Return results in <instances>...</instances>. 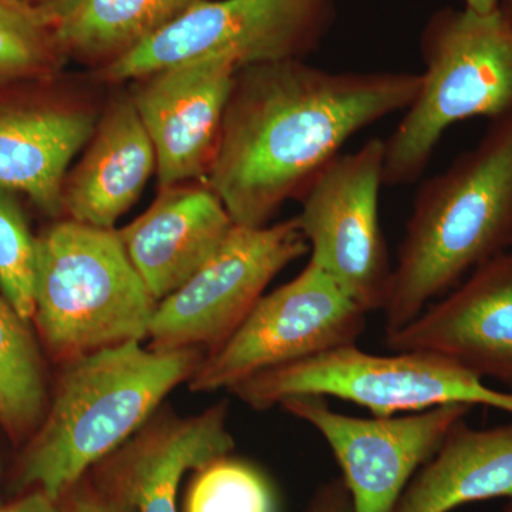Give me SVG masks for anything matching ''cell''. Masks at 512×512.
<instances>
[{"label": "cell", "instance_id": "cell-1", "mask_svg": "<svg viewBox=\"0 0 512 512\" xmlns=\"http://www.w3.org/2000/svg\"><path fill=\"white\" fill-rule=\"evenodd\" d=\"M420 83L417 73L329 72L306 60L241 67L205 184L235 225L266 227L350 138L406 110Z\"/></svg>", "mask_w": 512, "mask_h": 512}, {"label": "cell", "instance_id": "cell-2", "mask_svg": "<svg viewBox=\"0 0 512 512\" xmlns=\"http://www.w3.org/2000/svg\"><path fill=\"white\" fill-rule=\"evenodd\" d=\"M512 248V110L420 185L384 305L397 332L474 269Z\"/></svg>", "mask_w": 512, "mask_h": 512}, {"label": "cell", "instance_id": "cell-3", "mask_svg": "<svg viewBox=\"0 0 512 512\" xmlns=\"http://www.w3.org/2000/svg\"><path fill=\"white\" fill-rule=\"evenodd\" d=\"M204 356L200 349H146L131 340L67 360L20 483L60 501L90 467L143 429Z\"/></svg>", "mask_w": 512, "mask_h": 512}, {"label": "cell", "instance_id": "cell-4", "mask_svg": "<svg viewBox=\"0 0 512 512\" xmlns=\"http://www.w3.org/2000/svg\"><path fill=\"white\" fill-rule=\"evenodd\" d=\"M420 55L419 93L384 140L387 187L419 180L454 124L512 110V26L500 10H436L421 30Z\"/></svg>", "mask_w": 512, "mask_h": 512}, {"label": "cell", "instance_id": "cell-5", "mask_svg": "<svg viewBox=\"0 0 512 512\" xmlns=\"http://www.w3.org/2000/svg\"><path fill=\"white\" fill-rule=\"evenodd\" d=\"M157 305L116 229L67 220L36 238L33 319L66 362L148 338Z\"/></svg>", "mask_w": 512, "mask_h": 512}, {"label": "cell", "instance_id": "cell-6", "mask_svg": "<svg viewBox=\"0 0 512 512\" xmlns=\"http://www.w3.org/2000/svg\"><path fill=\"white\" fill-rule=\"evenodd\" d=\"M480 376L436 353L375 355L356 345L329 350L249 377L231 392L265 412L289 397H335L373 416L424 412L447 404L494 407L512 414V390L493 389Z\"/></svg>", "mask_w": 512, "mask_h": 512}, {"label": "cell", "instance_id": "cell-7", "mask_svg": "<svg viewBox=\"0 0 512 512\" xmlns=\"http://www.w3.org/2000/svg\"><path fill=\"white\" fill-rule=\"evenodd\" d=\"M336 16V0H208L101 67L100 76L107 82H134L212 57L227 59L238 69L306 60L329 35Z\"/></svg>", "mask_w": 512, "mask_h": 512}, {"label": "cell", "instance_id": "cell-8", "mask_svg": "<svg viewBox=\"0 0 512 512\" xmlns=\"http://www.w3.org/2000/svg\"><path fill=\"white\" fill-rule=\"evenodd\" d=\"M366 316L335 279L309 261L288 284L262 296L241 326L202 357L190 389L229 390L266 370L356 345Z\"/></svg>", "mask_w": 512, "mask_h": 512}, {"label": "cell", "instance_id": "cell-9", "mask_svg": "<svg viewBox=\"0 0 512 512\" xmlns=\"http://www.w3.org/2000/svg\"><path fill=\"white\" fill-rule=\"evenodd\" d=\"M384 140L330 161L301 194L299 227L319 266L367 313L383 311L393 265L380 224Z\"/></svg>", "mask_w": 512, "mask_h": 512}, {"label": "cell", "instance_id": "cell-10", "mask_svg": "<svg viewBox=\"0 0 512 512\" xmlns=\"http://www.w3.org/2000/svg\"><path fill=\"white\" fill-rule=\"evenodd\" d=\"M306 251L296 217L261 228L235 225L210 261L158 302L150 348L217 349L247 319L269 282Z\"/></svg>", "mask_w": 512, "mask_h": 512}, {"label": "cell", "instance_id": "cell-11", "mask_svg": "<svg viewBox=\"0 0 512 512\" xmlns=\"http://www.w3.org/2000/svg\"><path fill=\"white\" fill-rule=\"evenodd\" d=\"M326 399L306 394L279 406L322 434L338 460L355 512H393L414 474L474 409L447 404L407 416L363 419L335 412Z\"/></svg>", "mask_w": 512, "mask_h": 512}, {"label": "cell", "instance_id": "cell-12", "mask_svg": "<svg viewBox=\"0 0 512 512\" xmlns=\"http://www.w3.org/2000/svg\"><path fill=\"white\" fill-rule=\"evenodd\" d=\"M238 70L212 57L134 80L130 96L156 151L160 190L207 178Z\"/></svg>", "mask_w": 512, "mask_h": 512}, {"label": "cell", "instance_id": "cell-13", "mask_svg": "<svg viewBox=\"0 0 512 512\" xmlns=\"http://www.w3.org/2000/svg\"><path fill=\"white\" fill-rule=\"evenodd\" d=\"M384 346L436 353L512 389V251L478 266L409 325L386 333Z\"/></svg>", "mask_w": 512, "mask_h": 512}, {"label": "cell", "instance_id": "cell-14", "mask_svg": "<svg viewBox=\"0 0 512 512\" xmlns=\"http://www.w3.org/2000/svg\"><path fill=\"white\" fill-rule=\"evenodd\" d=\"M234 227L207 184L175 185L160 190L144 214L117 232L131 264L160 302L210 261Z\"/></svg>", "mask_w": 512, "mask_h": 512}, {"label": "cell", "instance_id": "cell-15", "mask_svg": "<svg viewBox=\"0 0 512 512\" xmlns=\"http://www.w3.org/2000/svg\"><path fill=\"white\" fill-rule=\"evenodd\" d=\"M227 413V404L220 403L198 416L143 427L114 451L101 484L136 512H178L184 474L234 450Z\"/></svg>", "mask_w": 512, "mask_h": 512}, {"label": "cell", "instance_id": "cell-16", "mask_svg": "<svg viewBox=\"0 0 512 512\" xmlns=\"http://www.w3.org/2000/svg\"><path fill=\"white\" fill-rule=\"evenodd\" d=\"M157 170L156 151L130 93L110 101L86 153L63 188L70 220L114 229Z\"/></svg>", "mask_w": 512, "mask_h": 512}, {"label": "cell", "instance_id": "cell-17", "mask_svg": "<svg viewBox=\"0 0 512 512\" xmlns=\"http://www.w3.org/2000/svg\"><path fill=\"white\" fill-rule=\"evenodd\" d=\"M96 116L82 107L0 110V187L59 217L67 168L89 144Z\"/></svg>", "mask_w": 512, "mask_h": 512}, {"label": "cell", "instance_id": "cell-18", "mask_svg": "<svg viewBox=\"0 0 512 512\" xmlns=\"http://www.w3.org/2000/svg\"><path fill=\"white\" fill-rule=\"evenodd\" d=\"M494 498L512 500V423L481 430L464 419L414 474L393 512H451Z\"/></svg>", "mask_w": 512, "mask_h": 512}, {"label": "cell", "instance_id": "cell-19", "mask_svg": "<svg viewBox=\"0 0 512 512\" xmlns=\"http://www.w3.org/2000/svg\"><path fill=\"white\" fill-rule=\"evenodd\" d=\"M208 0H74L53 29L63 56L106 66Z\"/></svg>", "mask_w": 512, "mask_h": 512}, {"label": "cell", "instance_id": "cell-20", "mask_svg": "<svg viewBox=\"0 0 512 512\" xmlns=\"http://www.w3.org/2000/svg\"><path fill=\"white\" fill-rule=\"evenodd\" d=\"M0 292V423L13 434L35 427L46 390L35 340Z\"/></svg>", "mask_w": 512, "mask_h": 512}, {"label": "cell", "instance_id": "cell-21", "mask_svg": "<svg viewBox=\"0 0 512 512\" xmlns=\"http://www.w3.org/2000/svg\"><path fill=\"white\" fill-rule=\"evenodd\" d=\"M185 512H276L274 488L258 468L228 454L198 468Z\"/></svg>", "mask_w": 512, "mask_h": 512}, {"label": "cell", "instance_id": "cell-22", "mask_svg": "<svg viewBox=\"0 0 512 512\" xmlns=\"http://www.w3.org/2000/svg\"><path fill=\"white\" fill-rule=\"evenodd\" d=\"M36 238L13 191L0 187V292L26 323L35 316Z\"/></svg>", "mask_w": 512, "mask_h": 512}, {"label": "cell", "instance_id": "cell-23", "mask_svg": "<svg viewBox=\"0 0 512 512\" xmlns=\"http://www.w3.org/2000/svg\"><path fill=\"white\" fill-rule=\"evenodd\" d=\"M62 56L52 30L0 0V86L50 72Z\"/></svg>", "mask_w": 512, "mask_h": 512}, {"label": "cell", "instance_id": "cell-24", "mask_svg": "<svg viewBox=\"0 0 512 512\" xmlns=\"http://www.w3.org/2000/svg\"><path fill=\"white\" fill-rule=\"evenodd\" d=\"M63 512H136L120 495L100 483L74 495L72 503Z\"/></svg>", "mask_w": 512, "mask_h": 512}, {"label": "cell", "instance_id": "cell-25", "mask_svg": "<svg viewBox=\"0 0 512 512\" xmlns=\"http://www.w3.org/2000/svg\"><path fill=\"white\" fill-rule=\"evenodd\" d=\"M2 2L53 32L64 13L73 5L74 0H2Z\"/></svg>", "mask_w": 512, "mask_h": 512}, {"label": "cell", "instance_id": "cell-26", "mask_svg": "<svg viewBox=\"0 0 512 512\" xmlns=\"http://www.w3.org/2000/svg\"><path fill=\"white\" fill-rule=\"evenodd\" d=\"M305 512H355L342 478L320 485Z\"/></svg>", "mask_w": 512, "mask_h": 512}, {"label": "cell", "instance_id": "cell-27", "mask_svg": "<svg viewBox=\"0 0 512 512\" xmlns=\"http://www.w3.org/2000/svg\"><path fill=\"white\" fill-rule=\"evenodd\" d=\"M0 512H63V508H60L59 501L37 490L36 493L20 498L16 503L0 507Z\"/></svg>", "mask_w": 512, "mask_h": 512}, {"label": "cell", "instance_id": "cell-28", "mask_svg": "<svg viewBox=\"0 0 512 512\" xmlns=\"http://www.w3.org/2000/svg\"><path fill=\"white\" fill-rule=\"evenodd\" d=\"M466 8L478 13H490L498 9V0H463Z\"/></svg>", "mask_w": 512, "mask_h": 512}, {"label": "cell", "instance_id": "cell-29", "mask_svg": "<svg viewBox=\"0 0 512 512\" xmlns=\"http://www.w3.org/2000/svg\"><path fill=\"white\" fill-rule=\"evenodd\" d=\"M498 10L512 26V0H498Z\"/></svg>", "mask_w": 512, "mask_h": 512}, {"label": "cell", "instance_id": "cell-30", "mask_svg": "<svg viewBox=\"0 0 512 512\" xmlns=\"http://www.w3.org/2000/svg\"><path fill=\"white\" fill-rule=\"evenodd\" d=\"M505 512H512V500L510 501V504L505 507Z\"/></svg>", "mask_w": 512, "mask_h": 512}, {"label": "cell", "instance_id": "cell-31", "mask_svg": "<svg viewBox=\"0 0 512 512\" xmlns=\"http://www.w3.org/2000/svg\"><path fill=\"white\" fill-rule=\"evenodd\" d=\"M510 251H512V248L510 249Z\"/></svg>", "mask_w": 512, "mask_h": 512}]
</instances>
